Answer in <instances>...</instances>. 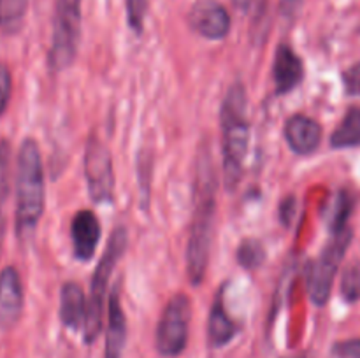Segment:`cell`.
<instances>
[{
  "instance_id": "obj_1",
  "label": "cell",
  "mask_w": 360,
  "mask_h": 358,
  "mask_svg": "<svg viewBox=\"0 0 360 358\" xmlns=\"http://www.w3.org/2000/svg\"><path fill=\"white\" fill-rule=\"evenodd\" d=\"M211 150H200L193 181V218L186 248V270L190 283L200 284L210 262L211 237H213L214 211H217L218 179L213 167Z\"/></svg>"
},
{
  "instance_id": "obj_2",
  "label": "cell",
  "mask_w": 360,
  "mask_h": 358,
  "mask_svg": "<svg viewBox=\"0 0 360 358\" xmlns=\"http://www.w3.org/2000/svg\"><path fill=\"white\" fill-rule=\"evenodd\" d=\"M224 179L229 190L241 181L245 158L250 144L248 97L243 83H234L225 93L220 111Z\"/></svg>"
},
{
  "instance_id": "obj_3",
  "label": "cell",
  "mask_w": 360,
  "mask_h": 358,
  "mask_svg": "<svg viewBox=\"0 0 360 358\" xmlns=\"http://www.w3.org/2000/svg\"><path fill=\"white\" fill-rule=\"evenodd\" d=\"M46 186L41 151L34 139H25L18 151L16 167V234L27 239L34 234L44 213Z\"/></svg>"
},
{
  "instance_id": "obj_4",
  "label": "cell",
  "mask_w": 360,
  "mask_h": 358,
  "mask_svg": "<svg viewBox=\"0 0 360 358\" xmlns=\"http://www.w3.org/2000/svg\"><path fill=\"white\" fill-rule=\"evenodd\" d=\"M127 248V230L116 227L109 237L108 246L102 253L98 265L95 269L94 279L90 286V297L86 298V318L83 325V337L88 344L94 343L102 329V312H104V298L108 293L109 277L115 270L116 263L123 256Z\"/></svg>"
},
{
  "instance_id": "obj_5",
  "label": "cell",
  "mask_w": 360,
  "mask_h": 358,
  "mask_svg": "<svg viewBox=\"0 0 360 358\" xmlns=\"http://www.w3.org/2000/svg\"><path fill=\"white\" fill-rule=\"evenodd\" d=\"M81 37V0H56L49 67L56 72L72 65Z\"/></svg>"
},
{
  "instance_id": "obj_6",
  "label": "cell",
  "mask_w": 360,
  "mask_h": 358,
  "mask_svg": "<svg viewBox=\"0 0 360 358\" xmlns=\"http://www.w3.org/2000/svg\"><path fill=\"white\" fill-rule=\"evenodd\" d=\"M350 242L352 228H345L343 232L333 234V239L326 246L322 255L315 262L309 263L308 270H306V288H308V295L315 305H326L329 300L338 267H340Z\"/></svg>"
},
{
  "instance_id": "obj_7",
  "label": "cell",
  "mask_w": 360,
  "mask_h": 358,
  "mask_svg": "<svg viewBox=\"0 0 360 358\" xmlns=\"http://www.w3.org/2000/svg\"><path fill=\"white\" fill-rule=\"evenodd\" d=\"M192 318V302L186 293H176L165 304L157 329V350L164 357H178L185 351L188 326Z\"/></svg>"
},
{
  "instance_id": "obj_8",
  "label": "cell",
  "mask_w": 360,
  "mask_h": 358,
  "mask_svg": "<svg viewBox=\"0 0 360 358\" xmlns=\"http://www.w3.org/2000/svg\"><path fill=\"white\" fill-rule=\"evenodd\" d=\"M84 178L88 193L95 204H108L115 199V171L108 146L91 135L84 151Z\"/></svg>"
},
{
  "instance_id": "obj_9",
  "label": "cell",
  "mask_w": 360,
  "mask_h": 358,
  "mask_svg": "<svg viewBox=\"0 0 360 358\" xmlns=\"http://www.w3.org/2000/svg\"><path fill=\"white\" fill-rule=\"evenodd\" d=\"M188 23L193 32L210 41H220L231 30V16L217 0H199L193 4L188 13Z\"/></svg>"
},
{
  "instance_id": "obj_10",
  "label": "cell",
  "mask_w": 360,
  "mask_h": 358,
  "mask_svg": "<svg viewBox=\"0 0 360 358\" xmlns=\"http://www.w3.org/2000/svg\"><path fill=\"white\" fill-rule=\"evenodd\" d=\"M23 312V284L14 267L0 274V329L9 330L20 321Z\"/></svg>"
},
{
  "instance_id": "obj_11",
  "label": "cell",
  "mask_w": 360,
  "mask_h": 358,
  "mask_svg": "<svg viewBox=\"0 0 360 358\" xmlns=\"http://www.w3.org/2000/svg\"><path fill=\"white\" fill-rule=\"evenodd\" d=\"M101 221L95 216L94 211L83 209L76 213L70 223V239H72L74 255L81 262H88L94 258L95 249L101 241Z\"/></svg>"
},
{
  "instance_id": "obj_12",
  "label": "cell",
  "mask_w": 360,
  "mask_h": 358,
  "mask_svg": "<svg viewBox=\"0 0 360 358\" xmlns=\"http://www.w3.org/2000/svg\"><path fill=\"white\" fill-rule=\"evenodd\" d=\"M285 139L294 153L311 154L322 140V126L306 114H294L285 123Z\"/></svg>"
},
{
  "instance_id": "obj_13",
  "label": "cell",
  "mask_w": 360,
  "mask_h": 358,
  "mask_svg": "<svg viewBox=\"0 0 360 358\" xmlns=\"http://www.w3.org/2000/svg\"><path fill=\"white\" fill-rule=\"evenodd\" d=\"M273 76L278 95H287L288 91L297 88L301 84V81L304 79V65H302V60L299 58L297 53L288 44H280L276 48Z\"/></svg>"
},
{
  "instance_id": "obj_14",
  "label": "cell",
  "mask_w": 360,
  "mask_h": 358,
  "mask_svg": "<svg viewBox=\"0 0 360 358\" xmlns=\"http://www.w3.org/2000/svg\"><path fill=\"white\" fill-rule=\"evenodd\" d=\"M60 318L67 329L83 330L84 318H86V297L83 293V288L74 281H69L62 286Z\"/></svg>"
},
{
  "instance_id": "obj_15",
  "label": "cell",
  "mask_w": 360,
  "mask_h": 358,
  "mask_svg": "<svg viewBox=\"0 0 360 358\" xmlns=\"http://www.w3.org/2000/svg\"><path fill=\"white\" fill-rule=\"evenodd\" d=\"M236 336V323L229 316L227 307L224 302V288L214 298V304L211 307L210 318H207V339L211 346L220 347L231 343L232 337Z\"/></svg>"
},
{
  "instance_id": "obj_16",
  "label": "cell",
  "mask_w": 360,
  "mask_h": 358,
  "mask_svg": "<svg viewBox=\"0 0 360 358\" xmlns=\"http://www.w3.org/2000/svg\"><path fill=\"white\" fill-rule=\"evenodd\" d=\"M127 340V321L123 309L120 305L118 293L109 298V321L108 337H105V358H120Z\"/></svg>"
},
{
  "instance_id": "obj_17",
  "label": "cell",
  "mask_w": 360,
  "mask_h": 358,
  "mask_svg": "<svg viewBox=\"0 0 360 358\" xmlns=\"http://www.w3.org/2000/svg\"><path fill=\"white\" fill-rule=\"evenodd\" d=\"M330 146L336 150H345V147L360 146V109L352 107L345 114L343 121L340 123L330 137Z\"/></svg>"
},
{
  "instance_id": "obj_18",
  "label": "cell",
  "mask_w": 360,
  "mask_h": 358,
  "mask_svg": "<svg viewBox=\"0 0 360 358\" xmlns=\"http://www.w3.org/2000/svg\"><path fill=\"white\" fill-rule=\"evenodd\" d=\"M28 0H0V30L4 34H18L25 23Z\"/></svg>"
},
{
  "instance_id": "obj_19",
  "label": "cell",
  "mask_w": 360,
  "mask_h": 358,
  "mask_svg": "<svg viewBox=\"0 0 360 358\" xmlns=\"http://www.w3.org/2000/svg\"><path fill=\"white\" fill-rule=\"evenodd\" d=\"M352 211H354V197L347 192V190H341L336 193V197L333 199L329 206V216H327V223L333 234L338 232H343L347 227V221L350 218Z\"/></svg>"
},
{
  "instance_id": "obj_20",
  "label": "cell",
  "mask_w": 360,
  "mask_h": 358,
  "mask_svg": "<svg viewBox=\"0 0 360 358\" xmlns=\"http://www.w3.org/2000/svg\"><path fill=\"white\" fill-rule=\"evenodd\" d=\"M236 258H238L239 265L246 270H255L266 260V248L259 239H245L241 244L238 246L236 251Z\"/></svg>"
},
{
  "instance_id": "obj_21",
  "label": "cell",
  "mask_w": 360,
  "mask_h": 358,
  "mask_svg": "<svg viewBox=\"0 0 360 358\" xmlns=\"http://www.w3.org/2000/svg\"><path fill=\"white\" fill-rule=\"evenodd\" d=\"M341 293L348 302L360 298V260H354L341 277Z\"/></svg>"
},
{
  "instance_id": "obj_22",
  "label": "cell",
  "mask_w": 360,
  "mask_h": 358,
  "mask_svg": "<svg viewBox=\"0 0 360 358\" xmlns=\"http://www.w3.org/2000/svg\"><path fill=\"white\" fill-rule=\"evenodd\" d=\"M9 178H11V144L7 140L0 142V207L9 195Z\"/></svg>"
},
{
  "instance_id": "obj_23",
  "label": "cell",
  "mask_w": 360,
  "mask_h": 358,
  "mask_svg": "<svg viewBox=\"0 0 360 358\" xmlns=\"http://www.w3.org/2000/svg\"><path fill=\"white\" fill-rule=\"evenodd\" d=\"M148 11V0H127V21L136 34L143 32L144 16Z\"/></svg>"
},
{
  "instance_id": "obj_24",
  "label": "cell",
  "mask_w": 360,
  "mask_h": 358,
  "mask_svg": "<svg viewBox=\"0 0 360 358\" xmlns=\"http://www.w3.org/2000/svg\"><path fill=\"white\" fill-rule=\"evenodd\" d=\"M11 88H13V77H11L7 65L0 63V116L6 111L11 98Z\"/></svg>"
},
{
  "instance_id": "obj_25",
  "label": "cell",
  "mask_w": 360,
  "mask_h": 358,
  "mask_svg": "<svg viewBox=\"0 0 360 358\" xmlns=\"http://www.w3.org/2000/svg\"><path fill=\"white\" fill-rule=\"evenodd\" d=\"M334 358H360V339L341 340L333 347Z\"/></svg>"
},
{
  "instance_id": "obj_26",
  "label": "cell",
  "mask_w": 360,
  "mask_h": 358,
  "mask_svg": "<svg viewBox=\"0 0 360 358\" xmlns=\"http://www.w3.org/2000/svg\"><path fill=\"white\" fill-rule=\"evenodd\" d=\"M343 81L348 93L360 97V60L343 74Z\"/></svg>"
},
{
  "instance_id": "obj_27",
  "label": "cell",
  "mask_w": 360,
  "mask_h": 358,
  "mask_svg": "<svg viewBox=\"0 0 360 358\" xmlns=\"http://www.w3.org/2000/svg\"><path fill=\"white\" fill-rule=\"evenodd\" d=\"M295 209H297V202H295V197L294 195H288L281 200L280 204V221L285 225V227H290L292 221H294L295 216Z\"/></svg>"
},
{
  "instance_id": "obj_28",
  "label": "cell",
  "mask_w": 360,
  "mask_h": 358,
  "mask_svg": "<svg viewBox=\"0 0 360 358\" xmlns=\"http://www.w3.org/2000/svg\"><path fill=\"white\" fill-rule=\"evenodd\" d=\"M302 0H281L280 2V13L281 16L287 18V20H294L295 14L301 9Z\"/></svg>"
},
{
  "instance_id": "obj_29",
  "label": "cell",
  "mask_w": 360,
  "mask_h": 358,
  "mask_svg": "<svg viewBox=\"0 0 360 358\" xmlns=\"http://www.w3.org/2000/svg\"><path fill=\"white\" fill-rule=\"evenodd\" d=\"M232 2L236 4V6L239 7V9L243 11H250L253 7V4L257 2V0H232Z\"/></svg>"
},
{
  "instance_id": "obj_30",
  "label": "cell",
  "mask_w": 360,
  "mask_h": 358,
  "mask_svg": "<svg viewBox=\"0 0 360 358\" xmlns=\"http://www.w3.org/2000/svg\"><path fill=\"white\" fill-rule=\"evenodd\" d=\"M4 234H6V218H4V211L2 207H0V248H2Z\"/></svg>"
}]
</instances>
